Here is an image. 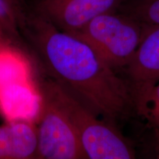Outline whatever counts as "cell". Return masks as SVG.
Instances as JSON below:
<instances>
[{"label": "cell", "mask_w": 159, "mask_h": 159, "mask_svg": "<svg viewBox=\"0 0 159 159\" xmlns=\"http://www.w3.org/2000/svg\"><path fill=\"white\" fill-rule=\"evenodd\" d=\"M23 34L46 75L99 117L116 125L135 111L128 81L83 40L38 14L27 18Z\"/></svg>", "instance_id": "1"}, {"label": "cell", "mask_w": 159, "mask_h": 159, "mask_svg": "<svg viewBox=\"0 0 159 159\" xmlns=\"http://www.w3.org/2000/svg\"><path fill=\"white\" fill-rule=\"evenodd\" d=\"M62 108L75 127L86 159H132L133 144L116 125L99 116L70 91L49 77L38 84Z\"/></svg>", "instance_id": "2"}, {"label": "cell", "mask_w": 159, "mask_h": 159, "mask_svg": "<svg viewBox=\"0 0 159 159\" xmlns=\"http://www.w3.org/2000/svg\"><path fill=\"white\" fill-rule=\"evenodd\" d=\"M144 28V24L122 12L114 11L95 17L82 29L71 34L90 45L113 68L123 69L136 52Z\"/></svg>", "instance_id": "3"}, {"label": "cell", "mask_w": 159, "mask_h": 159, "mask_svg": "<svg viewBox=\"0 0 159 159\" xmlns=\"http://www.w3.org/2000/svg\"><path fill=\"white\" fill-rule=\"evenodd\" d=\"M42 97L36 121L37 158L85 159L76 130L62 108L47 93Z\"/></svg>", "instance_id": "4"}, {"label": "cell", "mask_w": 159, "mask_h": 159, "mask_svg": "<svg viewBox=\"0 0 159 159\" xmlns=\"http://www.w3.org/2000/svg\"><path fill=\"white\" fill-rule=\"evenodd\" d=\"M125 0H40L37 14L57 28L75 33L95 17L117 11Z\"/></svg>", "instance_id": "5"}, {"label": "cell", "mask_w": 159, "mask_h": 159, "mask_svg": "<svg viewBox=\"0 0 159 159\" xmlns=\"http://www.w3.org/2000/svg\"><path fill=\"white\" fill-rule=\"evenodd\" d=\"M123 69L128 77L132 95L159 82V25H144L138 48Z\"/></svg>", "instance_id": "6"}, {"label": "cell", "mask_w": 159, "mask_h": 159, "mask_svg": "<svg viewBox=\"0 0 159 159\" xmlns=\"http://www.w3.org/2000/svg\"><path fill=\"white\" fill-rule=\"evenodd\" d=\"M41 103L35 80L14 83L0 89V111L8 122L25 119L35 123Z\"/></svg>", "instance_id": "7"}, {"label": "cell", "mask_w": 159, "mask_h": 159, "mask_svg": "<svg viewBox=\"0 0 159 159\" xmlns=\"http://www.w3.org/2000/svg\"><path fill=\"white\" fill-rule=\"evenodd\" d=\"M33 80L30 63L22 52L11 46L0 47V89L12 83Z\"/></svg>", "instance_id": "8"}, {"label": "cell", "mask_w": 159, "mask_h": 159, "mask_svg": "<svg viewBox=\"0 0 159 159\" xmlns=\"http://www.w3.org/2000/svg\"><path fill=\"white\" fill-rule=\"evenodd\" d=\"M134 111L148 121L159 134V82L152 87L133 95Z\"/></svg>", "instance_id": "9"}, {"label": "cell", "mask_w": 159, "mask_h": 159, "mask_svg": "<svg viewBox=\"0 0 159 159\" xmlns=\"http://www.w3.org/2000/svg\"><path fill=\"white\" fill-rule=\"evenodd\" d=\"M117 11L144 25H159V0H125Z\"/></svg>", "instance_id": "10"}, {"label": "cell", "mask_w": 159, "mask_h": 159, "mask_svg": "<svg viewBox=\"0 0 159 159\" xmlns=\"http://www.w3.org/2000/svg\"><path fill=\"white\" fill-rule=\"evenodd\" d=\"M27 18L25 11L17 8L8 0H0V21L15 42L21 39Z\"/></svg>", "instance_id": "11"}, {"label": "cell", "mask_w": 159, "mask_h": 159, "mask_svg": "<svg viewBox=\"0 0 159 159\" xmlns=\"http://www.w3.org/2000/svg\"><path fill=\"white\" fill-rule=\"evenodd\" d=\"M13 41V40L11 39L7 31L5 30L2 23L0 21V47L11 46L9 45V43H11Z\"/></svg>", "instance_id": "12"}, {"label": "cell", "mask_w": 159, "mask_h": 159, "mask_svg": "<svg viewBox=\"0 0 159 159\" xmlns=\"http://www.w3.org/2000/svg\"><path fill=\"white\" fill-rule=\"evenodd\" d=\"M8 1L12 4V5H14L15 7H16L17 8H19V10H21V11H25L23 7L22 0H8Z\"/></svg>", "instance_id": "13"}, {"label": "cell", "mask_w": 159, "mask_h": 159, "mask_svg": "<svg viewBox=\"0 0 159 159\" xmlns=\"http://www.w3.org/2000/svg\"><path fill=\"white\" fill-rule=\"evenodd\" d=\"M156 151L157 158H159V134H156Z\"/></svg>", "instance_id": "14"}, {"label": "cell", "mask_w": 159, "mask_h": 159, "mask_svg": "<svg viewBox=\"0 0 159 159\" xmlns=\"http://www.w3.org/2000/svg\"></svg>", "instance_id": "15"}]
</instances>
